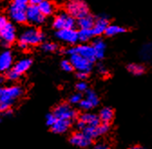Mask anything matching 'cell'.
<instances>
[{"label": "cell", "instance_id": "32", "mask_svg": "<svg viewBox=\"0 0 152 149\" xmlns=\"http://www.w3.org/2000/svg\"><path fill=\"white\" fill-rule=\"evenodd\" d=\"M87 87H88L87 84L85 82H83V81H81V82H79L77 85H76V88H77V90L79 92H84V91H86L87 90Z\"/></svg>", "mask_w": 152, "mask_h": 149}, {"label": "cell", "instance_id": "26", "mask_svg": "<svg viewBox=\"0 0 152 149\" xmlns=\"http://www.w3.org/2000/svg\"><path fill=\"white\" fill-rule=\"evenodd\" d=\"M85 99H87L92 105L93 107L98 105L99 104V97L96 95V93L92 90H86V97Z\"/></svg>", "mask_w": 152, "mask_h": 149}, {"label": "cell", "instance_id": "6", "mask_svg": "<svg viewBox=\"0 0 152 149\" xmlns=\"http://www.w3.org/2000/svg\"><path fill=\"white\" fill-rule=\"evenodd\" d=\"M75 25L74 17L68 13H60L57 15L53 21V27L57 30L64 28H73Z\"/></svg>", "mask_w": 152, "mask_h": 149}, {"label": "cell", "instance_id": "40", "mask_svg": "<svg viewBox=\"0 0 152 149\" xmlns=\"http://www.w3.org/2000/svg\"><path fill=\"white\" fill-rule=\"evenodd\" d=\"M129 149H143V147H141L140 145H133Z\"/></svg>", "mask_w": 152, "mask_h": 149}, {"label": "cell", "instance_id": "28", "mask_svg": "<svg viewBox=\"0 0 152 149\" xmlns=\"http://www.w3.org/2000/svg\"><path fill=\"white\" fill-rule=\"evenodd\" d=\"M61 66H62V68H63L64 71H67V72H70V71H72V70L73 69V67H72L71 62L68 61V60H63L62 63H61Z\"/></svg>", "mask_w": 152, "mask_h": 149}, {"label": "cell", "instance_id": "34", "mask_svg": "<svg viewBox=\"0 0 152 149\" xmlns=\"http://www.w3.org/2000/svg\"><path fill=\"white\" fill-rule=\"evenodd\" d=\"M94 149H109V147L104 143H98L94 145Z\"/></svg>", "mask_w": 152, "mask_h": 149}, {"label": "cell", "instance_id": "19", "mask_svg": "<svg viewBox=\"0 0 152 149\" xmlns=\"http://www.w3.org/2000/svg\"><path fill=\"white\" fill-rule=\"evenodd\" d=\"M94 18L89 14L78 18V26L81 29H91L94 25Z\"/></svg>", "mask_w": 152, "mask_h": 149}, {"label": "cell", "instance_id": "5", "mask_svg": "<svg viewBox=\"0 0 152 149\" xmlns=\"http://www.w3.org/2000/svg\"><path fill=\"white\" fill-rule=\"evenodd\" d=\"M70 62L73 68L78 70V72L89 73L92 67V62L83 58L78 54L70 55Z\"/></svg>", "mask_w": 152, "mask_h": 149}, {"label": "cell", "instance_id": "17", "mask_svg": "<svg viewBox=\"0 0 152 149\" xmlns=\"http://www.w3.org/2000/svg\"><path fill=\"white\" fill-rule=\"evenodd\" d=\"M80 120H82L85 125L87 126H97L101 124V120L99 118V117L97 115H94L91 113H84L83 114L80 118Z\"/></svg>", "mask_w": 152, "mask_h": 149}, {"label": "cell", "instance_id": "22", "mask_svg": "<svg viewBox=\"0 0 152 149\" xmlns=\"http://www.w3.org/2000/svg\"><path fill=\"white\" fill-rule=\"evenodd\" d=\"M128 70L130 74H134V76H141L146 71V68L144 66L140 64H129L128 66Z\"/></svg>", "mask_w": 152, "mask_h": 149}, {"label": "cell", "instance_id": "29", "mask_svg": "<svg viewBox=\"0 0 152 149\" xmlns=\"http://www.w3.org/2000/svg\"><path fill=\"white\" fill-rule=\"evenodd\" d=\"M80 106H81V108L82 109H83V110H89V109H91V108H92L93 107V105L87 100V99H83V100H81L80 101Z\"/></svg>", "mask_w": 152, "mask_h": 149}, {"label": "cell", "instance_id": "25", "mask_svg": "<svg viewBox=\"0 0 152 149\" xmlns=\"http://www.w3.org/2000/svg\"><path fill=\"white\" fill-rule=\"evenodd\" d=\"M93 35H94L91 29H81L78 32V40L82 42H87Z\"/></svg>", "mask_w": 152, "mask_h": 149}, {"label": "cell", "instance_id": "4", "mask_svg": "<svg viewBox=\"0 0 152 149\" xmlns=\"http://www.w3.org/2000/svg\"><path fill=\"white\" fill-rule=\"evenodd\" d=\"M31 66H32L31 58H26L19 60L18 62L15 63L14 67L7 73V78L10 80H16L22 74L27 71Z\"/></svg>", "mask_w": 152, "mask_h": 149}, {"label": "cell", "instance_id": "12", "mask_svg": "<svg viewBox=\"0 0 152 149\" xmlns=\"http://www.w3.org/2000/svg\"><path fill=\"white\" fill-rule=\"evenodd\" d=\"M0 35H1V40H3L6 45H9L15 41L16 37L15 28L11 23H7L4 27L0 29Z\"/></svg>", "mask_w": 152, "mask_h": 149}, {"label": "cell", "instance_id": "10", "mask_svg": "<svg viewBox=\"0 0 152 149\" xmlns=\"http://www.w3.org/2000/svg\"><path fill=\"white\" fill-rule=\"evenodd\" d=\"M26 21L33 25H41L45 22V15L41 13L37 6L31 5L26 7Z\"/></svg>", "mask_w": 152, "mask_h": 149}, {"label": "cell", "instance_id": "2", "mask_svg": "<svg viewBox=\"0 0 152 149\" xmlns=\"http://www.w3.org/2000/svg\"><path fill=\"white\" fill-rule=\"evenodd\" d=\"M45 35L36 28H26L19 36V46L26 49L28 46H35L42 43Z\"/></svg>", "mask_w": 152, "mask_h": 149}, {"label": "cell", "instance_id": "3", "mask_svg": "<svg viewBox=\"0 0 152 149\" xmlns=\"http://www.w3.org/2000/svg\"><path fill=\"white\" fill-rule=\"evenodd\" d=\"M66 9L72 17L80 18L89 14V9L83 0H69L66 3Z\"/></svg>", "mask_w": 152, "mask_h": 149}, {"label": "cell", "instance_id": "23", "mask_svg": "<svg viewBox=\"0 0 152 149\" xmlns=\"http://www.w3.org/2000/svg\"><path fill=\"white\" fill-rule=\"evenodd\" d=\"M126 31V29L122 27L117 26V25H110L107 27L106 30H105V34L108 36H112V35H116L121 33H124Z\"/></svg>", "mask_w": 152, "mask_h": 149}, {"label": "cell", "instance_id": "14", "mask_svg": "<svg viewBox=\"0 0 152 149\" xmlns=\"http://www.w3.org/2000/svg\"><path fill=\"white\" fill-rule=\"evenodd\" d=\"M109 26V20L106 16H100L98 19L94 22V25L91 28L94 35H101L103 34Z\"/></svg>", "mask_w": 152, "mask_h": 149}, {"label": "cell", "instance_id": "11", "mask_svg": "<svg viewBox=\"0 0 152 149\" xmlns=\"http://www.w3.org/2000/svg\"><path fill=\"white\" fill-rule=\"evenodd\" d=\"M55 35L61 41L68 44H75L78 41V32H76L73 28L59 29Z\"/></svg>", "mask_w": 152, "mask_h": 149}, {"label": "cell", "instance_id": "7", "mask_svg": "<svg viewBox=\"0 0 152 149\" xmlns=\"http://www.w3.org/2000/svg\"><path fill=\"white\" fill-rule=\"evenodd\" d=\"M53 116L56 119H63L72 121L76 117V112L67 104H61L53 110Z\"/></svg>", "mask_w": 152, "mask_h": 149}, {"label": "cell", "instance_id": "38", "mask_svg": "<svg viewBox=\"0 0 152 149\" xmlns=\"http://www.w3.org/2000/svg\"><path fill=\"white\" fill-rule=\"evenodd\" d=\"M86 125H85V124L82 121V120H78V122H77V128L78 129H81V130H83L84 127H85Z\"/></svg>", "mask_w": 152, "mask_h": 149}, {"label": "cell", "instance_id": "36", "mask_svg": "<svg viewBox=\"0 0 152 149\" xmlns=\"http://www.w3.org/2000/svg\"><path fill=\"white\" fill-rule=\"evenodd\" d=\"M87 76H88V73H85V72H79L77 74V77L80 79V80H84L87 78Z\"/></svg>", "mask_w": 152, "mask_h": 149}, {"label": "cell", "instance_id": "15", "mask_svg": "<svg viewBox=\"0 0 152 149\" xmlns=\"http://www.w3.org/2000/svg\"><path fill=\"white\" fill-rule=\"evenodd\" d=\"M70 125H71V121L69 120L56 119V121L51 126V129L55 134H64L69 129Z\"/></svg>", "mask_w": 152, "mask_h": 149}, {"label": "cell", "instance_id": "39", "mask_svg": "<svg viewBox=\"0 0 152 149\" xmlns=\"http://www.w3.org/2000/svg\"><path fill=\"white\" fill-rule=\"evenodd\" d=\"M30 1V3L32 4V5H35V6H38L39 5L41 2H43L44 0H29Z\"/></svg>", "mask_w": 152, "mask_h": 149}, {"label": "cell", "instance_id": "35", "mask_svg": "<svg viewBox=\"0 0 152 149\" xmlns=\"http://www.w3.org/2000/svg\"><path fill=\"white\" fill-rule=\"evenodd\" d=\"M28 2H29V0H14V3L19 6H23V7H26Z\"/></svg>", "mask_w": 152, "mask_h": 149}, {"label": "cell", "instance_id": "33", "mask_svg": "<svg viewBox=\"0 0 152 149\" xmlns=\"http://www.w3.org/2000/svg\"><path fill=\"white\" fill-rule=\"evenodd\" d=\"M7 17L2 15H0V29H1L2 27H4L7 24Z\"/></svg>", "mask_w": 152, "mask_h": 149}, {"label": "cell", "instance_id": "16", "mask_svg": "<svg viewBox=\"0 0 152 149\" xmlns=\"http://www.w3.org/2000/svg\"><path fill=\"white\" fill-rule=\"evenodd\" d=\"M13 63V55L10 51H5L0 55V71H7Z\"/></svg>", "mask_w": 152, "mask_h": 149}, {"label": "cell", "instance_id": "30", "mask_svg": "<svg viewBox=\"0 0 152 149\" xmlns=\"http://www.w3.org/2000/svg\"><path fill=\"white\" fill-rule=\"evenodd\" d=\"M81 100H82V95L79 94V93L72 95L70 97V103L71 104H79Z\"/></svg>", "mask_w": 152, "mask_h": 149}, {"label": "cell", "instance_id": "21", "mask_svg": "<svg viewBox=\"0 0 152 149\" xmlns=\"http://www.w3.org/2000/svg\"><path fill=\"white\" fill-rule=\"evenodd\" d=\"M37 7L45 16L52 15L54 11V6L53 5L52 2L48 1V0H44V1L41 2Z\"/></svg>", "mask_w": 152, "mask_h": 149}, {"label": "cell", "instance_id": "1", "mask_svg": "<svg viewBox=\"0 0 152 149\" xmlns=\"http://www.w3.org/2000/svg\"><path fill=\"white\" fill-rule=\"evenodd\" d=\"M23 95V88L19 86L0 87V112L10 109L14 102Z\"/></svg>", "mask_w": 152, "mask_h": 149}, {"label": "cell", "instance_id": "18", "mask_svg": "<svg viewBox=\"0 0 152 149\" xmlns=\"http://www.w3.org/2000/svg\"><path fill=\"white\" fill-rule=\"evenodd\" d=\"M92 47H93V50L95 53V58H96V59L103 58L104 55H105V48H106L103 40L101 38L95 39L93 42Z\"/></svg>", "mask_w": 152, "mask_h": 149}, {"label": "cell", "instance_id": "31", "mask_svg": "<svg viewBox=\"0 0 152 149\" xmlns=\"http://www.w3.org/2000/svg\"><path fill=\"white\" fill-rule=\"evenodd\" d=\"M55 121H56V117L53 116V114H48L46 116V125H47L52 126Z\"/></svg>", "mask_w": 152, "mask_h": 149}, {"label": "cell", "instance_id": "37", "mask_svg": "<svg viewBox=\"0 0 152 149\" xmlns=\"http://www.w3.org/2000/svg\"><path fill=\"white\" fill-rule=\"evenodd\" d=\"M98 70H99V72H100L101 74H106V73H107L106 67H105L103 65H102V64H100V65L98 66Z\"/></svg>", "mask_w": 152, "mask_h": 149}, {"label": "cell", "instance_id": "41", "mask_svg": "<svg viewBox=\"0 0 152 149\" xmlns=\"http://www.w3.org/2000/svg\"><path fill=\"white\" fill-rule=\"evenodd\" d=\"M0 40H1V35H0Z\"/></svg>", "mask_w": 152, "mask_h": 149}, {"label": "cell", "instance_id": "27", "mask_svg": "<svg viewBox=\"0 0 152 149\" xmlns=\"http://www.w3.org/2000/svg\"><path fill=\"white\" fill-rule=\"evenodd\" d=\"M42 49L45 52H53L57 49V46L54 43H44L42 45Z\"/></svg>", "mask_w": 152, "mask_h": 149}, {"label": "cell", "instance_id": "20", "mask_svg": "<svg viewBox=\"0 0 152 149\" xmlns=\"http://www.w3.org/2000/svg\"><path fill=\"white\" fill-rule=\"evenodd\" d=\"M113 117H114V113H113V110L110 107L102 108L99 115V118L101 122L107 123V124H110L111 122V120L113 119Z\"/></svg>", "mask_w": 152, "mask_h": 149}, {"label": "cell", "instance_id": "13", "mask_svg": "<svg viewBox=\"0 0 152 149\" xmlns=\"http://www.w3.org/2000/svg\"><path fill=\"white\" fill-rule=\"evenodd\" d=\"M92 139L87 136L83 132L73 133L70 137V143L78 147H87L91 145Z\"/></svg>", "mask_w": 152, "mask_h": 149}, {"label": "cell", "instance_id": "24", "mask_svg": "<svg viewBox=\"0 0 152 149\" xmlns=\"http://www.w3.org/2000/svg\"><path fill=\"white\" fill-rule=\"evenodd\" d=\"M83 132L91 139L100 136V134L98 131V125L97 126H88L87 125L83 129Z\"/></svg>", "mask_w": 152, "mask_h": 149}, {"label": "cell", "instance_id": "9", "mask_svg": "<svg viewBox=\"0 0 152 149\" xmlns=\"http://www.w3.org/2000/svg\"><path fill=\"white\" fill-rule=\"evenodd\" d=\"M67 53L69 55H72V54H78L80 55H82L83 58L94 62L96 58H95V53L93 50L92 46H88V45H81V46H77L72 47L70 49L67 50Z\"/></svg>", "mask_w": 152, "mask_h": 149}, {"label": "cell", "instance_id": "8", "mask_svg": "<svg viewBox=\"0 0 152 149\" xmlns=\"http://www.w3.org/2000/svg\"><path fill=\"white\" fill-rule=\"evenodd\" d=\"M26 7L19 6L15 3L10 5L8 8V14L10 18L16 23H25L26 22Z\"/></svg>", "mask_w": 152, "mask_h": 149}]
</instances>
